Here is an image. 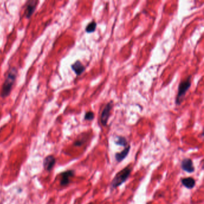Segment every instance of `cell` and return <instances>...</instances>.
I'll return each instance as SVG.
<instances>
[{"label":"cell","mask_w":204,"mask_h":204,"mask_svg":"<svg viewBox=\"0 0 204 204\" xmlns=\"http://www.w3.org/2000/svg\"><path fill=\"white\" fill-rule=\"evenodd\" d=\"M97 27V24L95 21H92L89 23L86 27V32L87 33H92L95 31Z\"/></svg>","instance_id":"4fadbf2b"},{"label":"cell","mask_w":204,"mask_h":204,"mask_svg":"<svg viewBox=\"0 0 204 204\" xmlns=\"http://www.w3.org/2000/svg\"><path fill=\"white\" fill-rule=\"evenodd\" d=\"M94 113L92 111H87L84 116V120L91 121L94 119Z\"/></svg>","instance_id":"5bb4252c"},{"label":"cell","mask_w":204,"mask_h":204,"mask_svg":"<svg viewBox=\"0 0 204 204\" xmlns=\"http://www.w3.org/2000/svg\"><path fill=\"white\" fill-rule=\"evenodd\" d=\"M17 73V70L15 68H11L8 72L5 77V82L2 85V87L1 89V95L2 97H6L10 94L13 86L16 80Z\"/></svg>","instance_id":"6da1fadb"},{"label":"cell","mask_w":204,"mask_h":204,"mask_svg":"<svg viewBox=\"0 0 204 204\" xmlns=\"http://www.w3.org/2000/svg\"><path fill=\"white\" fill-rule=\"evenodd\" d=\"M83 144V142H82V141H77L74 143V145L75 146H81Z\"/></svg>","instance_id":"9a60e30c"},{"label":"cell","mask_w":204,"mask_h":204,"mask_svg":"<svg viewBox=\"0 0 204 204\" xmlns=\"http://www.w3.org/2000/svg\"><path fill=\"white\" fill-rule=\"evenodd\" d=\"M130 149V146L127 145L124 149L120 153H116L115 155V159L117 162H121L128 155Z\"/></svg>","instance_id":"ba28073f"},{"label":"cell","mask_w":204,"mask_h":204,"mask_svg":"<svg viewBox=\"0 0 204 204\" xmlns=\"http://www.w3.org/2000/svg\"><path fill=\"white\" fill-rule=\"evenodd\" d=\"M56 163V159L55 157L52 155L47 156L44 160L43 165L44 168L46 171H50L52 169L54 165Z\"/></svg>","instance_id":"52a82bcc"},{"label":"cell","mask_w":204,"mask_h":204,"mask_svg":"<svg viewBox=\"0 0 204 204\" xmlns=\"http://www.w3.org/2000/svg\"><path fill=\"white\" fill-rule=\"evenodd\" d=\"M181 168L183 171L189 173H192L195 171L193 161L189 158H185L181 161Z\"/></svg>","instance_id":"5b68a950"},{"label":"cell","mask_w":204,"mask_h":204,"mask_svg":"<svg viewBox=\"0 0 204 204\" xmlns=\"http://www.w3.org/2000/svg\"><path fill=\"white\" fill-rule=\"evenodd\" d=\"M192 85V76H189L186 80L180 83L178 88V93L175 99L177 105H180L185 97V95Z\"/></svg>","instance_id":"7a4b0ae2"},{"label":"cell","mask_w":204,"mask_h":204,"mask_svg":"<svg viewBox=\"0 0 204 204\" xmlns=\"http://www.w3.org/2000/svg\"><path fill=\"white\" fill-rule=\"evenodd\" d=\"M132 172V168L130 166H127L120 171L115 175L111 183V186L113 189H116L124 183Z\"/></svg>","instance_id":"3957f363"},{"label":"cell","mask_w":204,"mask_h":204,"mask_svg":"<svg viewBox=\"0 0 204 204\" xmlns=\"http://www.w3.org/2000/svg\"><path fill=\"white\" fill-rule=\"evenodd\" d=\"M113 107V101L108 102L104 108L101 115V122L104 126H107L108 121L111 115V111Z\"/></svg>","instance_id":"277c9868"},{"label":"cell","mask_w":204,"mask_h":204,"mask_svg":"<svg viewBox=\"0 0 204 204\" xmlns=\"http://www.w3.org/2000/svg\"><path fill=\"white\" fill-rule=\"evenodd\" d=\"M74 170H68L64 172L61 174V185L63 186H67L70 182V178L74 175Z\"/></svg>","instance_id":"8992f818"},{"label":"cell","mask_w":204,"mask_h":204,"mask_svg":"<svg viewBox=\"0 0 204 204\" xmlns=\"http://www.w3.org/2000/svg\"><path fill=\"white\" fill-rule=\"evenodd\" d=\"M72 70L77 76H80L85 70V67L80 61H77L71 65Z\"/></svg>","instance_id":"9c48e42d"},{"label":"cell","mask_w":204,"mask_h":204,"mask_svg":"<svg viewBox=\"0 0 204 204\" xmlns=\"http://www.w3.org/2000/svg\"><path fill=\"white\" fill-rule=\"evenodd\" d=\"M38 3V1H30L28 2V4L27 7L26 11H25V14L27 18H30L33 13H34L36 7L37 6V4Z\"/></svg>","instance_id":"30bf717a"},{"label":"cell","mask_w":204,"mask_h":204,"mask_svg":"<svg viewBox=\"0 0 204 204\" xmlns=\"http://www.w3.org/2000/svg\"><path fill=\"white\" fill-rule=\"evenodd\" d=\"M182 184L188 189H192L196 184V180L192 177H187L181 179Z\"/></svg>","instance_id":"8fae6325"},{"label":"cell","mask_w":204,"mask_h":204,"mask_svg":"<svg viewBox=\"0 0 204 204\" xmlns=\"http://www.w3.org/2000/svg\"><path fill=\"white\" fill-rule=\"evenodd\" d=\"M116 144L126 147L127 146V141L126 138L124 137L123 136H118L116 137V140H115Z\"/></svg>","instance_id":"7c38bea8"}]
</instances>
